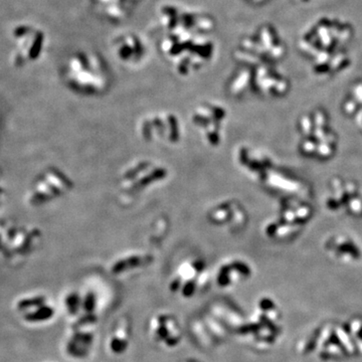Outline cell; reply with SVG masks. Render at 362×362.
Returning a JSON list of instances; mask_svg holds the SVG:
<instances>
[{
  "label": "cell",
  "instance_id": "1",
  "mask_svg": "<svg viewBox=\"0 0 362 362\" xmlns=\"http://www.w3.org/2000/svg\"><path fill=\"white\" fill-rule=\"evenodd\" d=\"M296 349L299 356L321 362L362 358V315L324 321L297 342Z\"/></svg>",
  "mask_w": 362,
  "mask_h": 362
},
{
  "label": "cell",
  "instance_id": "2",
  "mask_svg": "<svg viewBox=\"0 0 362 362\" xmlns=\"http://www.w3.org/2000/svg\"><path fill=\"white\" fill-rule=\"evenodd\" d=\"M284 333L283 312L274 298H259L254 311L245 320L238 333L252 349L259 352L269 351L278 344Z\"/></svg>",
  "mask_w": 362,
  "mask_h": 362
},
{
  "label": "cell",
  "instance_id": "3",
  "mask_svg": "<svg viewBox=\"0 0 362 362\" xmlns=\"http://www.w3.org/2000/svg\"><path fill=\"white\" fill-rule=\"evenodd\" d=\"M147 332L150 340L163 350H175L183 339L180 320L168 312H158L150 317Z\"/></svg>",
  "mask_w": 362,
  "mask_h": 362
},
{
  "label": "cell",
  "instance_id": "4",
  "mask_svg": "<svg viewBox=\"0 0 362 362\" xmlns=\"http://www.w3.org/2000/svg\"><path fill=\"white\" fill-rule=\"evenodd\" d=\"M132 338V323L128 317L119 318L107 337L106 350L113 356H122L128 351Z\"/></svg>",
  "mask_w": 362,
  "mask_h": 362
},
{
  "label": "cell",
  "instance_id": "5",
  "mask_svg": "<svg viewBox=\"0 0 362 362\" xmlns=\"http://www.w3.org/2000/svg\"><path fill=\"white\" fill-rule=\"evenodd\" d=\"M95 4L106 20L122 21L130 16L131 11L141 0H94Z\"/></svg>",
  "mask_w": 362,
  "mask_h": 362
},
{
  "label": "cell",
  "instance_id": "6",
  "mask_svg": "<svg viewBox=\"0 0 362 362\" xmlns=\"http://www.w3.org/2000/svg\"><path fill=\"white\" fill-rule=\"evenodd\" d=\"M115 40L114 47L120 59L136 58V56H140L144 52L141 40L134 33H125L117 37Z\"/></svg>",
  "mask_w": 362,
  "mask_h": 362
},
{
  "label": "cell",
  "instance_id": "7",
  "mask_svg": "<svg viewBox=\"0 0 362 362\" xmlns=\"http://www.w3.org/2000/svg\"><path fill=\"white\" fill-rule=\"evenodd\" d=\"M42 42H44V35H42V33H37V37H35V40H33L32 47H30V59H35L37 58L40 51H42Z\"/></svg>",
  "mask_w": 362,
  "mask_h": 362
},
{
  "label": "cell",
  "instance_id": "8",
  "mask_svg": "<svg viewBox=\"0 0 362 362\" xmlns=\"http://www.w3.org/2000/svg\"><path fill=\"white\" fill-rule=\"evenodd\" d=\"M261 40L264 45H265L266 49H270L272 52L275 47H273V37H272V33L268 28H264L261 30Z\"/></svg>",
  "mask_w": 362,
  "mask_h": 362
},
{
  "label": "cell",
  "instance_id": "9",
  "mask_svg": "<svg viewBox=\"0 0 362 362\" xmlns=\"http://www.w3.org/2000/svg\"><path fill=\"white\" fill-rule=\"evenodd\" d=\"M318 35L320 37L321 42L322 44L325 45V47H328L331 44V33H329V30L326 28L325 26H320L318 28Z\"/></svg>",
  "mask_w": 362,
  "mask_h": 362
},
{
  "label": "cell",
  "instance_id": "10",
  "mask_svg": "<svg viewBox=\"0 0 362 362\" xmlns=\"http://www.w3.org/2000/svg\"><path fill=\"white\" fill-rule=\"evenodd\" d=\"M26 30H28V28H25V26H23V28H18V30H16V37H21V35L25 33Z\"/></svg>",
  "mask_w": 362,
  "mask_h": 362
},
{
  "label": "cell",
  "instance_id": "11",
  "mask_svg": "<svg viewBox=\"0 0 362 362\" xmlns=\"http://www.w3.org/2000/svg\"><path fill=\"white\" fill-rule=\"evenodd\" d=\"M349 37V30H343V32L341 33H340V35H339V37H340V39H341V40H345Z\"/></svg>",
  "mask_w": 362,
  "mask_h": 362
},
{
  "label": "cell",
  "instance_id": "12",
  "mask_svg": "<svg viewBox=\"0 0 362 362\" xmlns=\"http://www.w3.org/2000/svg\"><path fill=\"white\" fill-rule=\"evenodd\" d=\"M180 362H201V361H197V359H194V358H185V359H182V361H180Z\"/></svg>",
  "mask_w": 362,
  "mask_h": 362
}]
</instances>
